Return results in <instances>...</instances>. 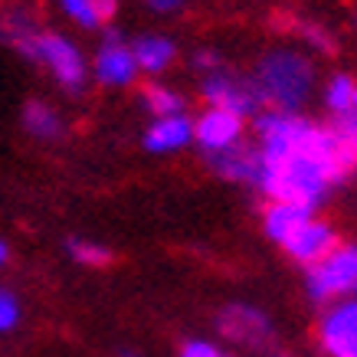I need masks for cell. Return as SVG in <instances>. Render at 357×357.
I'll use <instances>...</instances> for the list:
<instances>
[{"instance_id":"cb8c5ba5","label":"cell","mask_w":357,"mask_h":357,"mask_svg":"<svg viewBox=\"0 0 357 357\" xmlns=\"http://www.w3.org/2000/svg\"><path fill=\"white\" fill-rule=\"evenodd\" d=\"M331 128H335V135L341 138V144H344L347 158L354 161L357 167V119H347V121H328Z\"/></svg>"},{"instance_id":"83f0119b","label":"cell","mask_w":357,"mask_h":357,"mask_svg":"<svg viewBox=\"0 0 357 357\" xmlns=\"http://www.w3.org/2000/svg\"><path fill=\"white\" fill-rule=\"evenodd\" d=\"M351 26H354V33H357V3L351 7Z\"/></svg>"},{"instance_id":"6da1fadb","label":"cell","mask_w":357,"mask_h":357,"mask_svg":"<svg viewBox=\"0 0 357 357\" xmlns=\"http://www.w3.org/2000/svg\"><path fill=\"white\" fill-rule=\"evenodd\" d=\"M249 131L259 154L256 194L266 200L321 210L357 171L335 128L308 112L262 109L249 119Z\"/></svg>"},{"instance_id":"5bb4252c","label":"cell","mask_w":357,"mask_h":357,"mask_svg":"<svg viewBox=\"0 0 357 357\" xmlns=\"http://www.w3.org/2000/svg\"><path fill=\"white\" fill-rule=\"evenodd\" d=\"M131 53H135L138 73L144 76H161L177 63V43L164 33H144L138 40H131Z\"/></svg>"},{"instance_id":"d6986e66","label":"cell","mask_w":357,"mask_h":357,"mask_svg":"<svg viewBox=\"0 0 357 357\" xmlns=\"http://www.w3.org/2000/svg\"><path fill=\"white\" fill-rule=\"evenodd\" d=\"M0 26H3V36L10 40L13 50H20V53L30 59L33 43H36V36H40V30H36V23H33L30 13L13 10V13H7V17L0 20Z\"/></svg>"},{"instance_id":"52a82bcc","label":"cell","mask_w":357,"mask_h":357,"mask_svg":"<svg viewBox=\"0 0 357 357\" xmlns=\"http://www.w3.org/2000/svg\"><path fill=\"white\" fill-rule=\"evenodd\" d=\"M314 344L321 357H357V298H341L318 312Z\"/></svg>"},{"instance_id":"484cf974","label":"cell","mask_w":357,"mask_h":357,"mask_svg":"<svg viewBox=\"0 0 357 357\" xmlns=\"http://www.w3.org/2000/svg\"><path fill=\"white\" fill-rule=\"evenodd\" d=\"M92 3H96V13L102 23H109L119 13V0H92Z\"/></svg>"},{"instance_id":"9a60e30c","label":"cell","mask_w":357,"mask_h":357,"mask_svg":"<svg viewBox=\"0 0 357 357\" xmlns=\"http://www.w3.org/2000/svg\"><path fill=\"white\" fill-rule=\"evenodd\" d=\"M285 30L295 36V46H302L312 56H335L341 46L337 33L314 17H285Z\"/></svg>"},{"instance_id":"277c9868","label":"cell","mask_w":357,"mask_h":357,"mask_svg":"<svg viewBox=\"0 0 357 357\" xmlns=\"http://www.w3.org/2000/svg\"><path fill=\"white\" fill-rule=\"evenodd\" d=\"M305 298L318 308H325L341 298H354L357 292V243L341 239L325 259L302 269Z\"/></svg>"},{"instance_id":"ba28073f","label":"cell","mask_w":357,"mask_h":357,"mask_svg":"<svg viewBox=\"0 0 357 357\" xmlns=\"http://www.w3.org/2000/svg\"><path fill=\"white\" fill-rule=\"evenodd\" d=\"M337 243H341L337 227L314 210V213H308V217H305L302 223L289 233V236L282 239L279 249L285 252V259L295 262L298 269H308V266H314L318 259H325Z\"/></svg>"},{"instance_id":"d4e9b609","label":"cell","mask_w":357,"mask_h":357,"mask_svg":"<svg viewBox=\"0 0 357 357\" xmlns=\"http://www.w3.org/2000/svg\"><path fill=\"white\" fill-rule=\"evenodd\" d=\"M148 3V10L158 13V17H174V13H181L187 7V0H144Z\"/></svg>"},{"instance_id":"5b68a950","label":"cell","mask_w":357,"mask_h":357,"mask_svg":"<svg viewBox=\"0 0 357 357\" xmlns=\"http://www.w3.org/2000/svg\"><path fill=\"white\" fill-rule=\"evenodd\" d=\"M197 92H200V98H204L206 105L229 109V112H236V115H243V119H252V115L262 112L249 73H239L236 66H229V63L213 69V73H206V76H197Z\"/></svg>"},{"instance_id":"3957f363","label":"cell","mask_w":357,"mask_h":357,"mask_svg":"<svg viewBox=\"0 0 357 357\" xmlns=\"http://www.w3.org/2000/svg\"><path fill=\"white\" fill-rule=\"evenodd\" d=\"M213 331L217 341L229 351H243V354H275L279 351V325L262 305L246 302V298H233L223 302L213 312Z\"/></svg>"},{"instance_id":"30bf717a","label":"cell","mask_w":357,"mask_h":357,"mask_svg":"<svg viewBox=\"0 0 357 357\" xmlns=\"http://www.w3.org/2000/svg\"><path fill=\"white\" fill-rule=\"evenodd\" d=\"M92 76L102 86H112V89L135 86V79L141 73H138V63H135V53H131V43L121 33L115 30L105 33V40L98 43V53L92 59Z\"/></svg>"},{"instance_id":"4316f807","label":"cell","mask_w":357,"mask_h":357,"mask_svg":"<svg viewBox=\"0 0 357 357\" xmlns=\"http://www.w3.org/2000/svg\"><path fill=\"white\" fill-rule=\"evenodd\" d=\"M7 259H10V246H7V243L0 239V269L7 266Z\"/></svg>"},{"instance_id":"7a4b0ae2","label":"cell","mask_w":357,"mask_h":357,"mask_svg":"<svg viewBox=\"0 0 357 357\" xmlns=\"http://www.w3.org/2000/svg\"><path fill=\"white\" fill-rule=\"evenodd\" d=\"M249 79L262 109L275 112H305L321 86L314 56L295 43H279L259 53L249 69Z\"/></svg>"},{"instance_id":"2e32d148","label":"cell","mask_w":357,"mask_h":357,"mask_svg":"<svg viewBox=\"0 0 357 357\" xmlns=\"http://www.w3.org/2000/svg\"><path fill=\"white\" fill-rule=\"evenodd\" d=\"M141 105L151 112V119L181 115V112H187V96L177 92L174 86H164V82H144L141 86Z\"/></svg>"},{"instance_id":"44dd1931","label":"cell","mask_w":357,"mask_h":357,"mask_svg":"<svg viewBox=\"0 0 357 357\" xmlns=\"http://www.w3.org/2000/svg\"><path fill=\"white\" fill-rule=\"evenodd\" d=\"M177 357H227V347L213 337H184L177 347Z\"/></svg>"},{"instance_id":"8fae6325","label":"cell","mask_w":357,"mask_h":357,"mask_svg":"<svg viewBox=\"0 0 357 357\" xmlns=\"http://www.w3.org/2000/svg\"><path fill=\"white\" fill-rule=\"evenodd\" d=\"M141 144L144 151L151 154H177L194 144V119L181 112V115H161V119H151L148 128L141 135Z\"/></svg>"},{"instance_id":"603a6c76","label":"cell","mask_w":357,"mask_h":357,"mask_svg":"<svg viewBox=\"0 0 357 357\" xmlns=\"http://www.w3.org/2000/svg\"><path fill=\"white\" fill-rule=\"evenodd\" d=\"M220 66H227V56L213 50V46H200L194 56H190V69H194V76H206V73H213Z\"/></svg>"},{"instance_id":"7402d4cb","label":"cell","mask_w":357,"mask_h":357,"mask_svg":"<svg viewBox=\"0 0 357 357\" xmlns=\"http://www.w3.org/2000/svg\"><path fill=\"white\" fill-rule=\"evenodd\" d=\"M59 3H63V10L69 13V17H73L79 26H86V30H96V26H102V20H98L96 3H92V0H59Z\"/></svg>"},{"instance_id":"f546056e","label":"cell","mask_w":357,"mask_h":357,"mask_svg":"<svg viewBox=\"0 0 357 357\" xmlns=\"http://www.w3.org/2000/svg\"><path fill=\"white\" fill-rule=\"evenodd\" d=\"M354 298H357V292H354Z\"/></svg>"},{"instance_id":"9c48e42d","label":"cell","mask_w":357,"mask_h":357,"mask_svg":"<svg viewBox=\"0 0 357 357\" xmlns=\"http://www.w3.org/2000/svg\"><path fill=\"white\" fill-rule=\"evenodd\" d=\"M249 138V119L229 109H213L206 105L194 119V144L204 151V158L220 151H229Z\"/></svg>"},{"instance_id":"f1b7e54d","label":"cell","mask_w":357,"mask_h":357,"mask_svg":"<svg viewBox=\"0 0 357 357\" xmlns=\"http://www.w3.org/2000/svg\"><path fill=\"white\" fill-rule=\"evenodd\" d=\"M269 357H289V354H269Z\"/></svg>"},{"instance_id":"4fadbf2b","label":"cell","mask_w":357,"mask_h":357,"mask_svg":"<svg viewBox=\"0 0 357 357\" xmlns=\"http://www.w3.org/2000/svg\"><path fill=\"white\" fill-rule=\"evenodd\" d=\"M318 98L328 112V121H347L357 119V76L354 73H328L318 86Z\"/></svg>"},{"instance_id":"e0dca14e","label":"cell","mask_w":357,"mask_h":357,"mask_svg":"<svg viewBox=\"0 0 357 357\" xmlns=\"http://www.w3.org/2000/svg\"><path fill=\"white\" fill-rule=\"evenodd\" d=\"M23 128L30 131L33 138H43V141H53L63 135V119H59V112L53 105H46L40 98H33L26 102V109H23Z\"/></svg>"},{"instance_id":"ac0fdd59","label":"cell","mask_w":357,"mask_h":357,"mask_svg":"<svg viewBox=\"0 0 357 357\" xmlns=\"http://www.w3.org/2000/svg\"><path fill=\"white\" fill-rule=\"evenodd\" d=\"M66 256L76 266H86V269H105V266L115 262V252L105 243H96V239H86V236L66 239Z\"/></svg>"},{"instance_id":"7c38bea8","label":"cell","mask_w":357,"mask_h":357,"mask_svg":"<svg viewBox=\"0 0 357 357\" xmlns=\"http://www.w3.org/2000/svg\"><path fill=\"white\" fill-rule=\"evenodd\" d=\"M204 161H206L210 171L217 174L220 181L256 190V177H259V154H256V144H252L249 138L243 141V144H236V148H229V151L210 154V158H204Z\"/></svg>"},{"instance_id":"8992f818","label":"cell","mask_w":357,"mask_h":357,"mask_svg":"<svg viewBox=\"0 0 357 357\" xmlns=\"http://www.w3.org/2000/svg\"><path fill=\"white\" fill-rule=\"evenodd\" d=\"M30 59L33 63H43L66 92H82V89H86V76H89L86 56H82V50H79L69 36H63V33L40 30Z\"/></svg>"},{"instance_id":"ffe728a7","label":"cell","mask_w":357,"mask_h":357,"mask_svg":"<svg viewBox=\"0 0 357 357\" xmlns=\"http://www.w3.org/2000/svg\"><path fill=\"white\" fill-rule=\"evenodd\" d=\"M23 321V305H20V295L0 285V335H13Z\"/></svg>"}]
</instances>
